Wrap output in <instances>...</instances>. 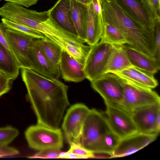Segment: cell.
<instances>
[{
    "instance_id": "obj_23",
    "label": "cell",
    "mask_w": 160,
    "mask_h": 160,
    "mask_svg": "<svg viewBox=\"0 0 160 160\" xmlns=\"http://www.w3.org/2000/svg\"><path fill=\"white\" fill-rule=\"evenodd\" d=\"M20 69L12 52L0 42V71L14 80L18 76Z\"/></svg>"
},
{
    "instance_id": "obj_17",
    "label": "cell",
    "mask_w": 160,
    "mask_h": 160,
    "mask_svg": "<svg viewBox=\"0 0 160 160\" xmlns=\"http://www.w3.org/2000/svg\"><path fill=\"white\" fill-rule=\"evenodd\" d=\"M123 46L132 66L153 75L160 69V62L154 57L146 55L127 44Z\"/></svg>"
},
{
    "instance_id": "obj_4",
    "label": "cell",
    "mask_w": 160,
    "mask_h": 160,
    "mask_svg": "<svg viewBox=\"0 0 160 160\" xmlns=\"http://www.w3.org/2000/svg\"><path fill=\"white\" fill-rule=\"evenodd\" d=\"M103 112L110 130L120 140L138 132L132 117V111L120 104L104 101Z\"/></svg>"
},
{
    "instance_id": "obj_9",
    "label": "cell",
    "mask_w": 160,
    "mask_h": 160,
    "mask_svg": "<svg viewBox=\"0 0 160 160\" xmlns=\"http://www.w3.org/2000/svg\"><path fill=\"white\" fill-rule=\"evenodd\" d=\"M90 110L84 104L78 103L71 106L67 111L62 128L69 145L80 142L83 126Z\"/></svg>"
},
{
    "instance_id": "obj_30",
    "label": "cell",
    "mask_w": 160,
    "mask_h": 160,
    "mask_svg": "<svg viewBox=\"0 0 160 160\" xmlns=\"http://www.w3.org/2000/svg\"><path fill=\"white\" fill-rule=\"evenodd\" d=\"M70 145V147L68 152L74 153L82 157L83 158L95 157L93 153L84 148L80 142L72 143Z\"/></svg>"
},
{
    "instance_id": "obj_7",
    "label": "cell",
    "mask_w": 160,
    "mask_h": 160,
    "mask_svg": "<svg viewBox=\"0 0 160 160\" xmlns=\"http://www.w3.org/2000/svg\"><path fill=\"white\" fill-rule=\"evenodd\" d=\"M121 78L123 80L124 90L123 98L120 104L124 107L133 111L160 103L159 96L152 89L139 86Z\"/></svg>"
},
{
    "instance_id": "obj_38",
    "label": "cell",
    "mask_w": 160,
    "mask_h": 160,
    "mask_svg": "<svg viewBox=\"0 0 160 160\" xmlns=\"http://www.w3.org/2000/svg\"><path fill=\"white\" fill-rule=\"evenodd\" d=\"M2 0H0V1H2Z\"/></svg>"
},
{
    "instance_id": "obj_3",
    "label": "cell",
    "mask_w": 160,
    "mask_h": 160,
    "mask_svg": "<svg viewBox=\"0 0 160 160\" xmlns=\"http://www.w3.org/2000/svg\"><path fill=\"white\" fill-rule=\"evenodd\" d=\"M104 22L114 26L125 38L127 45L154 57V32L144 27L129 17L114 0L101 1Z\"/></svg>"
},
{
    "instance_id": "obj_25",
    "label": "cell",
    "mask_w": 160,
    "mask_h": 160,
    "mask_svg": "<svg viewBox=\"0 0 160 160\" xmlns=\"http://www.w3.org/2000/svg\"><path fill=\"white\" fill-rule=\"evenodd\" d=\"M120 140L115 134L109 130L101 137L94 146L91 152L94 154H107L111 157Z\"/></svg>"
},
{
    "instance_id": "obj_32",
    "label": "cell",
    "mask_w": 160,
    "mask_h": 160,
    "mask_svg": "<svg viewBox=\"0 0 160 160\" xmlns=\"http://www.w3.org/2000/svg\"><path fill=\"white\" fill-rule=\"evenodd\" d=\"M61 152L60 150L49 149L42 151L29 157L30 158H58Z\"/></svg>"
},
{
    "instance_id": "obj_20",
    "label": "cell",
    "mask_w": 160,
    "mask_h": 160,
    "mask_svg": "<svg viewBox=\"0 0 160 160\" xmlns=\"http://www.w3.org/2000/svg\"><path fill=\"white\" fill-rule=\"evenodd\" d=\"M113 73L136 84L151 89L155 88L158 85V82L154 75L133 66Z\"/></svg>"
},
{
    "instance_id": "obj_29",
    "label": "cell",
    "mask_w": 160,
    "mask_h": 160,
    "mask_svg": "<svg viewBox=\"0 0 160 160\" xmlns=\"http://www.w3.org/2000/svg\"><path fill=\"white\" fill-rule=\"evenodd\" d=\"M18 134V130L11 126L0 128V146L8 145Z\"/></svg>"
},
{
    "instance_id": "obj_36",
    "label": "cell",
    "mask_w": 160,
    "mask_h": 160,
    "mask_svg": "<svg viewBox=\"0 0 160 160\" xmlns=\"http://www.w3.org/2000/svg\"><path fill=\"white\" fill-rule=\"evenodd\" d=\"M8 2H13L27 8L35 4L38 0H4Z\"/></svg>"
},
{
    "instance_id": "obj_11",
    "label": "cell",
    "mask_w": 160,
    "mask_h": 160,
    "mask_svg": "<svg viewBox=\"0 0 160 160\" xmlns=\"http://www.w3.org/2000/svg\"><path fill=\"white\" fill-rule=\"evenodd\" d=\"M92 87L102 97L104 101L120 104L123 98L122 79L112 73L104 74L91 82Z\"/></svg>"
},
{
    "instance_id": "obj_15",
    "label": "cell",
    "mask_w": 160,
    "mask_h": 160,
    "mask_svg": "<svg viewBox=\"0 0 160 160\" xmlns=\"http://www.w3.org/2000/svg\"><path fill=\"white\" fill-rule=\"evenodd\" d=\"M62 78L66 81L78 82L86 78L84 64L62 49L59 63Z\"/></svg>"
},
{
    "instance_id": "obj_24",
    "label": "cell",
    "mask_w": 160,
    "mask_h": 160,
    "mask_svg": "<svg viewBox=\"0 0 160 160\" xmlns=\"http://www.w3.org/2000/svg\"><path fill=\"white\" fill-rule=\"evenodd\" d=\"M36 41L44 54L56 67L59 69V63L62 49L48 38H36Z\"/></svg>"
},
{
    "instance_id": "obj_34",
    "label": "cell",
    "mask_w": 160,
    "mask_h": 160,
    "mask_svg": "<svg viewBox=\"0 0 160 160\" xmlns=\"http://www.w3.org/2000/svg\"><path fill=\"white\" fill-rule=\"evenodd\" d=\"M19 154V151L15 148L8 145L0 146V158L14 156Z\"/></svg>"
},
{
    "instance_id": "obj_22",
    "label": "cell",
    "mask_w": 160,
    "mask_h": 160,
    "mask_svg": "<svg viewBox=\"0 0 160 160\" xmlns=\"http://www.w3.org/2000/svg\"><path fill=\"white\" fill-rule=\"evenodd\" d=\"M132 66L123 45H114L105 68L104 74L119 72Z\"/></svg>"
},
{
    "instance_id": "obj_8",
    "label": "cell",
    "mask_w": 160,
    "mask_h": 160,
    "mask_svg": "<svg viewBox=\"0 0 160 160\" xmlns=\"http://www.w3.org/2000/svg\"><path fill=\"white\" fill-rule=\"evenodd\" d=\"M109 130L103 112L94 108L90 109L83 126L81 143L91 152L101 137Z\"/></svg>"
},
{
    "instance_id": "obj_27",
    "label": "cell",
    "mask_w": 160,
    "mask_h": 160,
    "mask_svg": "<svg viewBox=\"0 0 160 160\" xmlns=\"http://www.w3.org/2000/svg\"><path fill=\"white\" fill-rule=\"evenodd\" d=\"M2 22L7 28L11 29L37 38L46 37L43 34L33 29L2 18Z\"/></svg>"
},
{
    "instance_id": "obj_12",
    "label": "cell",
    "mask_w": 160,
    "mask_h": 160,
    "mask_svg": "<svg viewBox=\"0 0 160 160\" xmlns=\"http://www.w3.org/2000/svg\"><path fill=\"white\" fill-rule=\"evenodd\" d=\"M160 113V103L132 111V117L138 132L145 134H158L156 119Z\"/></svg>"
},
{
    "instance_id": "obj_6",
    "label": "cell",
    "mask_w": 160,
    "mask_h": 160,
    "mask_svg": "<svg viewBox=\"0 0 160 160\" xmlns=\"http://www.w3.org/2000/svg\"><path fill=\"white\" fill-rule=\"evenodd\" d=\"M84 64L86 78L90 82L104 74V71L114 45L98 42L91 46Z\"/></svg>"
},
{
    "instance_id": "obj_5",
    "label": "cell",
    "mask_w": 160,
    "mask_h": 160,
    "mask_svg": "<svg viewBox=\"0 0 160 160\" xmlns=\"http://www.w3.org/2000/svg\"><path fill=\"white\" fill-rule=\"evenodd\" d=\"M25 135L29 147L39 151L61 150L63 146V134L59 128H52L37 124L28 128Z\"/></svg>"
},
{
    "instance_id": "obj_18",
    "label": "cell",
    "mask_w": 160,
    "mask_h": 160,
    "mask_svg": "<svg viewBox=\"0 0 160 160\" xmlns=\"http://www.w3.org/2000/svg\"><path fill=\"white\" fill-rule=\"evenodd\" d=\"M71 0H58L49 9L52 18L64 29L78 37L72 20Z\"/></svg>"
},
{
    "instance_id": "obj_39",
    "label": "cell",
    "mask_w": 160,
    "mask_h": 160,
    "mask_svg": "<svg viewBox=\"0 0 160 160\" xmlns=\"http://www.w3.org/2000/svg\"></svg>"
},
{
    "instance_id": "obj_10",
    "label": "cell",
    "mask_w": 160,
    "mask_h": 160,
    "mask_svg": "<svg viewBox=\"0 0 160 160\" xmlns=\"http://www.w3.org/2000/svg\"><path fill=\"white\" fill-rule=\"evenodd\" d=\"M6 32L10 51L20 68L32 69L31 45L35 38L7 28Z\"/></svg>"
},
{
    "instance_id": "obj_31",
    "label": "cell",
    "mask_w": 160,
    "mask_h": 160,
    "mask_svg": "<svg viewBox=\"0 0 160 160\" xmlns=\"http://www.w3.org/2000/svg\"><path fill=\"white\" fill-rule=\"evenodd\" d=\"M13 80L10 76L0 71V97L10 91Z\"/></svg>"
},
{
    "instance_id": "obj_13",
    "label": "cell",
    "mask_w": 160,
    "mask_h": 160,
    "mask_svg": "<svg viewBox=\"0 0 160 160\" xmlns=\"http://www.w3.org/2000/svg\"><path fill=\"white\" fill-rule=\"evenodd\" d=\"M158 134L137 132L121 139L111 158H118L131 155L153 142Z\"/></svg>"
},
{
    "instance_id": "obj_2",
    "label": "cell",
    "mask_w": 160,
    "mask_h": 160,
    "mask_svg": "<svg viewBox=\"0 0 160 160\" xmlns=\"http://www.w3.org/2000/svg\"><path fill=\"white\" fill-rule=\"evenodd\" d=\"M10 19L41 32L70 54L82 45V41L59 25L50 15L49 10L38 12L17 5L11 12Z\"/></svg>"
},
{
    "instance_id": "obj_19",
    "label": "cell",
    "mask_w": 160,
    "mask_h": 160,
    "mask_svg": "<svg viewBox=\"0 0 160 160\" xmlns=\"http://www.w3.org/2000/svg\"><path fill=\"white\" fill-rule=\"evenodd\" d=\"M88 21L86 43L93 45L100 40L103 34L104 22L102 14H98L92 3L87 5Z\"/></svg>"
},
{
    "instance_id": "obj_33",
    "label": "cell",
    "mask_w": 160,
    "mask_h": 160,
    "mask_svg": "<svg viewBox=\"0 0 160 160\" xmlns=\"http://www.w3.org/2000/svg\"><path fill=\"white\" fill-rule=\"evenodd\" d=\"M155 58L160 62V22L156 23L154 31Z\"/></svg>"
},
{
    "instance_id": "obj_28",
    "label": "cell",
    "mask_w": 160,
    "mask_h": 160,
    "mask_svg": "<svg viewBox=\"0 0 160 160\" xmlns=\"http://www.w3.org/2000/svg\"><path fill=\"white\" fill-rule=\"evenodd\" d=\"M149 14L156 22H160V0H141Z\"/></svg>"
},
{
    "instance_id": "obj_37",
    "label": "cell",
    "mask_w": 160,
    "mask_h": 160,
    "mask_svg": "<svg viewBox=\"0 0 160 160\" xmlns=\"http://www.w3.org/2000/svg\"><path fill=\"white\" fill-rule=\"evenodd\" d=\"M83 4L88 5L92 3V0H75Z\"/></svg>"
},
{
    "instance_id": "obj_14",
    "label": "cell",
    "mask_w": 160,
    "mask_h": 160,
    "mask_svg": "<svg viewBox=\"0 0 160 160\" xmlns=\"http://www.w3.org/2000/svg\"><path fill=\"white\" fill-rule=\"evenodd\" d=\"M120 8L132 19L154 32L156 22L146 10L141 0H114Z\"/></svg>"
},
{
    "instance_id": "obj_35",
    "label": "cell",
    "mask_w": 160,
    "mask_h": 160,
    "mask_svg": "<svg viewBox=\"0 0 160 160\" xmlns=\"http://www.w3.org/2000/svg\"><path fill=\"white\" fill-rule=\"evenodd\" d=\"M7 28L2 22L0 23V42L10 51L6 32Z\"/></svg>"
},
{
    "instance_id": "obj_26",
    "label": "cell",
    "mask_w": 160,
    "mask_h": 160,
    "mask_svg": "<svg viewBox=\"0 0 160 160\" xmlns=\"http://www.w3.org/2000/svg\"><path fill=\"white\" fill-rule=\"evenodd\" d=\"M100 42L116 45L127 44L125 38L118 30L106 22H104L103 32Z\"/></svg>"
},
{
    "instance_id": "obj_21",
    "label": "cell",
    "mask_w": 160,
    "mask_h": 160,
    "mask_svg": "<svg viewBox=\"0 0 160 160\" xmlns=\"http://www.w3.org/2000/svg\"><path fill=\"white\" fill-rule=\"evenodd\" d=\"M72 20L78 37L86 43L88 21L87 5L71 0Z\"/></svg>"
},
{
    "instance_id": "obj_16",
    "label": "cell",
    "mask_w": 160,
    "mask_h": 160,
    "mask_svg": "<svg viewBox=\"0 0 160 160\" xmlns=\"http://www.w3.org/2000/svg\"><path fill=\"white\" fill-rule=\"evenodd\" d=\"M35 38L31 45L32 70L44 76L58 79L60 76L59 69L55 67L47 57Z\"/></svg>"
},
{
    "instance_id": "obj_1",
    "label": "cell",
    "mask_w": 160,
    "mask_h": 160,
    "mask_svg": "<svg viewBox=\"0 0 160 160\" xmlns=\"http://www.w3.org/2000/svg\"><path fill=\"white\" fill-rule=\"evenodd\" d=\"M20 69L37 124L52 128H58L69 105L68 86L58 79L44 76L32 69Z\"/></svg>"
}]
</instances>
